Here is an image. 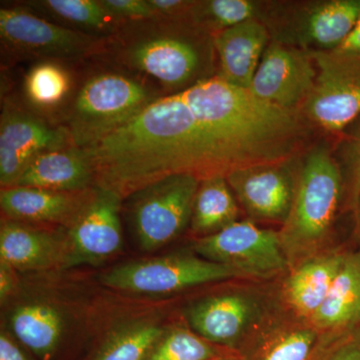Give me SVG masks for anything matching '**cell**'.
<instances>
[{
  "label": "cell",
  "instance_id": "obj_1",
  "mask_svg": "<svg viewBox=\"0 0 360 360\" xmlns=\"http://www.w3.org/2000/svg\"><path fill=\"white\" fill-rule=\"evenodd\" d=\"M307 129L297 111L217 77L165 94L90 148L96 186L127 198L167 175L203 179L292 160Z\"/></svg>",
  "mask_w": 360,
  "mask_h": 360
},
{
  "label": "cell",
  "instance_id": "obj_2",
  "mask_svg": "<svg viewBox=\"0 0 360 360\" xmlns=\"http://www.w3.org/2000/svg\"><path fill=\"white\" fill-rule=\"evenodd\" d=\"M108 51L116 63L165 94L212 77L207 75L215 52L212 34L187 20L165 18L125 23L110 37Z\"/></svg>",
  "mask_w": 360,
  "mask_h": 360
},
{
  "label": "cell",
  "instance_id": "obj_3",
  "mask_svg": "<svg viewBox=\"0 0 360 360\" xmlns=\"http://www.w3.org/2000/svg\"><path fill=\"white\" fill-rule=\"evenodd\" d=\"M345 186L338 161L326 148L310 151L297 176L295 200L278 231L290 269L326 248Z\"/></svg>",
  "mask_w": 360,
  "mask_h": 360
},
{
  "label": "cell",
  "instance_id": "obj_4",
  "mask_svg": "<svg viewBox=\"0 0 360 360\" xmlns=\"http://www.w3.org/2000/svg\"><path fill=\"white\" fill-rule=\"evenodd\" d=\"M288 314L281 286L245 284L196 300L186 317L196 335L243 356Z\"/></svg>",
  "mask_w": 360,
  "mask_h": 360
},
{
  "label": "cell",
  "instance_id": "obj_5",
  "mask_svg": "<svg viewBox=\"0 0 360 360\" xmlns=\"http://www.w3.org/2000/svg\"><path fill=\"white\" fill-rule=\"evenodd\" d=\"M129 71L103 70L84 80L70 101L63 124L78 148H90L165 96Z\"/></svg>",
  "mask_w": 360,
  "mask_h": 360
},
{
  "label": "cell",
  "instance_id": "obj_6",
  "mask_svg": "<svg viewBox=\"0 0 360 360\" xmlns=\"http://www.w3.org/2000/svg\"><path fill=\"white\" fill-rule=\"evenodd\" d=\"M200 184L195 175H167L129 195L130 215L141 248L158 250L186 231Z\"/></svg>",
  "mask_w": 360,
  "mask_h": 360
},
{
  "label": "cell",
  "instance_id": "obj_7",
  "mask_svg": "<svg viewBox=\"0 0 360 360\" xmlns=\"http://www.w3.org/2000/svg\"><path fill=\"white\" fill-rule=\"evenodd\" d=\"M236 278L245 276L232 267L210 262L200 255L177 253L118 265L105 272L101 281L113 290L167 295Z\"/></svg>",
  "mask_w": 360,
  "mask_h": 360
},
{
  "label": "cell",
  "instance_id": "obj_8",
  "mask_svg": "<svg viewBox=\"0 0 360 360\" xmlns=\"http://www.w3.org/2000/svg\"><path fill=\"white\" fill-rule=\"evenodd\" d=\"M2 46L18 58L39 60L79 59L108 52L110 37L51 22L21 7L0 9Z\"/></svg>",
  "mask_w": 360,
  "mask_h": 360
},
{
  "label": "cell",
  "instance_id": "obj_9",
  "mask_svg": "<svg viewBox=\"0 0 360 360\" xmlns=\"http://www.w3.org/2000/svg\"><path fill=\"white\" fill-rule=\"evenodd\" d=\"M193 250L205 259L238 270L246 279L270 281L290 270L278 231L262 229L248 220L196 238Z\"/></svg>",
  "mask_w": 360,
  "mask_h": 360
},
{
  "label": "cell",
  "instance_id": "obj_10",
  "mask_svg": "<svg viewBox=\"0 0 360 360\" xmlns=\"http://www.w3.org/2000/svg\"><path fill=\"white\" fill-rule=\"evenodd\" d=\"M317 68L303 112L317 127L342 134L360 116V58L309 52Z\"/></svg>",
  "mask_w": 360,
  "mask_h": 360
},
{
  "label": "cell",
  "instance_id": "obj_11",
  "mask_svg": "<svg viewBox=\"0 0 360 360\" xmlns=\"http://www.w3.org/2000/svg\"><path fill=\"white\" fill-rule=\"evenodd\" d=\"M122 198L108 187L96 186L66 236L63 269L99 264L122 245Z\"/></svg>",
  "mask_w": 360,
  "mask_h": 360
},
{
  "label": "cell",
  "instance_id": "obj_12",
  "mask_svg": "<svg viewBox=\"0 0 360 360\" xmlns=\"http://www.w3.org/2000/svg\"><path fill=\"white\" fill-rule=\"evenodd\" d=\"M75 146L63 124L6 105L0 120V184L13 186L28 165L46 151Z\"/></svg>",
  "mask_w": 360,
  "mask_h": 360
},
{
  "label": "cell",
  "instance_id": "obj_13",
  "mask_svg": "<svg viewBox=\"0 0 360 360\" xmlns=\"http://www.w3.org/2000/svg\"><path fill=\"white\" fill-rule=\"evenodd\" d=\"M315 68L309 51L272 41L265 49L250 90L264 103L297 111L314 89Z\"/></svg>",
  "mask_w": 360,
  "mask_h": 360
},
{
  "label": "cell",
  "instance_id": "obj_14",
  "mask_svg": "<svg viewBox=\"0 0 360 360\" xmlns=\"http://www.w3.org/2000/svg\"><path fill=\"white\" fill-rule=\"evenodd\" d=\"M290 160L239 168L226 175L236 200L251 219L284 224L295 200L298 174Z\"/></svg>",
  "mask_w": 360,
  "mask_h": 360
},
{
  "label": "cell",
  "instance_id": "obj_15",
  "mask_svg": "<svg viewBox=\"0 0 360 360\" xmlns=\"http://www.w3.org/2000/svg\"><path fill=\"white\" fill-rule=\"evenodd\" d=\"M360 15V0L309 2L290 16L274 41L309 52L335 51L352 32Z\"/></svg>",
  "mask_w": 360,
  "mask_h": 360
},
{
  "label": "cell",
  "instance_id": "obj_16",
  "mask_svg": "<svg viewBox=\"0 0 360 360\" xmlns=\"http://www.w3.org/2000/svg\"><path fill=\"white\" fill-rule=\"evenodd\" d=\"M345 255V251L326 250L288 270L281 293L284 307L291 315L300 321H311L326 300Z\"/></svg>",
  "mask_w": 360,
  "mask_h": 360
},
{
  "label": "cell",
  "instance_id": "obj_17",
  "mask_svg": "<svg viewBox=\"0 0 360 360\" xmlns=\"http://www.w3.org/2000/svg\"><path fill=\"white\" fill-rule=\"evenodd\" d=\"M92 184H96V167L91 150L71 146L37 156L13 186L82 193Z\"/></svg>",
  "mask_w": 360,
  "mask_h": 360
},
{
  "label": "cell",
  "instance_id": "obj_18",
  "mask_svg": "<svg viewBox=\"0 0 360 360\" xmlns=\"http://www.w3.org/2000/svg\"><path fill=\"white\" fill-rule=\"evenodd\" d=\"M269 30L264 21H246L213 35L219 56L217 77L227 84L250 89L267 45Z\"/></svg>",
  "mask_w": 360,
  "mask_h": 360
},
{
  "label": "cell",
  "instance_id": "obj_19",
  "mask_svg": "<svg viewBox=\"0 0 360 360\" xmlns=\"http://www.w3.org/2000/svg\"><path fill=\"white\" fill-rule=\"evenodd\" d=\"M91 189L61 193L30 186L2 187L0 205L2 212L14 221L51 222L70 226L86 205Z\"/></svg>",
  "mask_w": 360,
  "mask_h": 360
},
{
  "label": "cell",
  "instance_id": "obj_20",
  "mask_svg": "<svg viewBox=\"0 0 360 360\" xmlns=\"http://www.w3.org/2000/svg\"><path fill=\"white\" fill-rule=\"evenodd\" d=\"M310 323L322 335H340L360 328V250L347 252Z\"/></svg>",
  "mask_w": 360,
  "mask_h": 360
},
{
  "label": "cell",
  "instance_id": "obj_21",
  "mask_svg": "<svg viewBox=\"0 0 360 360\" xmlns=\"http://www.w3.org/2000/svg\"><path fill=\"white\" fill-rule=\"evenodd\" d=\"M66 238L23 222L2 221L0 259L14 269L37 270L63 264Z\"/></svg>",
  "mask_w": 360,
  "mask_h": 360
},
{
  "label": "cell",
  "instance_id": "obj_22",
  "mask_svg": "<svg viewBox=\"0 0 360 360\" xmlns=\"http://www.w3.org/2000/svg\"><path fill=\"white\" fill-rule=\"evenodd\" d=\"M329 335L290 312L243 355V360H311Z\"/></svg>",
  "mask_w": 360,
  "mask_h": 360
},
{
  "label": "cell",
  "instance_id": "obj_23",
  "mask_svg": "<svg viewBox=\"0 0 360 360\" xmlns=\"http://www.w3.org/2000/svg\"><path fill=\"white\" fill-rule=\"evenodd\" d=\"M238 200L225 175L200 180L194 198L191 231L198 238L212 236L238 221Z\"/></svg>",
  "mask_w": 360,
  "mask_h": 360
},
{
  "label": "cell",
  "instance_id": "obj_24",
  "mask_svg": "<svg viewBox=\"0 0 360 360\" xmlns=\"http://www.w3.org/2000/svg\"><path fill=\"white\" fill-rule=\"evenodd\" d=\"M11 324L16 338L44 360L56 352L65 329L60 312L44 302L20 305L11 314Z\"/></svg>",
  "mask_w": 360,
  "mask_h": 360
},
{
  "label": "cell",
  "instance_id": "obj_25",
  "mask_svg": "<svg viewBox=\"0 0 360 360\" xmlns=\"http://www.w3.org/2000/svg\"><path fill=\"white\" fill-rule=\"evenodd\" d=\"M72 78L68 68L58 60H41L28 70L23 91L26 101L33 108L49 112L68 101Z\"/></svg>",
  "mask_w": 360,
  "mask_h": 360
},
{
  "label": "cell",
  "instance_id": "obj_26",
  "mask_svg": "<svg viewBox=\"0 0 360 360\" xmlns=\"http://www.w3.org/2000/svg\"><path fill=\"white\" fill-rule=\"evenodd\" d=\"M34 6L75 30L98 37H112L125 25L113 18L101 0H45L34 2Z\"/></svg>",
  "mask_w": 360,
  "mask_h": 360
},
{
  "label": "cell",
  "instance_id": "obj_27",
  "mask_svg": "<svg viewBox=\"0 0 360 360\" xmlns=\"http://www.w3.org/2000/svg\"><path fill=\"white\" fill-rule=\"evenodd\" d=\"M262 4L252 0L194 1L186 20L203 32L215 35L250 20H262Z\"/></svg>",
  "mask_w": 360,
  "mask_h": 360
},
{
  "label": "cell",
  "instance_id": "obj_28",
  "mask_svg": "<svg viewBox=\"0 0 360 360\" xmlns=\"http://www.w3.org/2000/svg\"><path fill=\"white\" fill-rule=\"evenodd\" d=\"M232 354H236L208 342L193 330L175 328L165 331L146 360H215Z\"/></svg>",
  "mask_w": 360,
  "mask_h": 360
},
{
  "label": "cell",
  "instance_id": "obj_29",
  "mask_svg": "<svg viewBox=\"0 0 360 360\" xmlns=\"http://www.w3.org/2000/svg\"><path fill=\"white\" fill-rule=\"evenodd\" d=\"M165 331L156 324L142 322L127 326L108 338L94 360H146Z\"/></svg>",
  "mask_w": 360,
  "mask_h": 360
},
{
  "label": "cell",
  "instance_id": "obj_30",
  "mask_svg": "<svg viewBox=\"0 0 360 360\" xmlns=\"http://www.w3.org/2000/svg\"><path fill=\"white\" fill-rule=\"evenodd\" d=\"M345 186V205L354 212L360 194V116L342 132L338 156Z\"/></svg>",
  "mask_w": 360,
  "mask_h": 360
},
{
  "label": "cell",
  "instance_id": "obj_31",
  "mask_svg": "<svg viewBox=\"0 0 360 360\" xmlns=\"http://www.w3.org/2000/svg\"><path fill=\"white\" fill-rule=\"evenodd\" d=\"M101 4L113 18L122 23L158 18L148 0H101Z\"/></svg>",
  "mask_w": 360,
  "mask_h": 360
},
{
  "label": "cell",
  "instance_id": "obj_32",
  "mask_svg": "<svg viewBox=\"0 0 360 360\" xmlns=\"http://www.w3.org/2000/svg\"><path fill=\"white\" fill-rule=\"evenodd\" d=\"M321 360H360V328L333 338Z\"/></svg>",
  "mask_w": 360,
  "mask_h": 360
},
{
  "label": "cell",
  "instance_id": "obj_33",
  "mask_svg": "<svg viewBox=\"0 0 360 360\" xmlns=\"http://www.w3.org/2000/svg\"><path fill=\"white\" fill-rule=\"evenodd\" d=\"M158 18L165 20H186L194 1L184 0H148Z\"/></svg>",
  "mask_w": 360,
  "mask_h": 360
},
{
  "label": "cell",
  "instance_id": "obj_34",
  "mask_svg": "<svg viewBox=\"0 0 360 360\" xmlns=\"http://www.w3.org/2000/svg\"><path fill=\"white\" fill-rule=\"evenodd\" d=\"M331 52L345 58H360V15L345 41Z\"/></svg>",
  "mask_w": 360,
  "mask_h": 360
},
{
  "label": "cell",
  "instance_id": "obj_35",
  "mask_svg": "<svg viewBox=\"0 0 360 360\" xmlns=\"http://www.w3.org/2000/svg\"><path fill=\"white\" fill-rule=\"evenodd\" d=\"M16 285L14 269L6 262H0V300L4 302L8 296L13 295Z\"/></svg>",
  "mask_w": 360,
  "mask_h": 360
},
{
  "label": "cell",
  "instance_id": "obj_36",
  "mask_svg": "<svg viewBox=\"0 0 360 360\" xmlns=\"http://www.w3.org/2000/svg\"><path fill=\"white\" fill-rule=\"evenodd\" d=\"M0 360H27L18 345L4 333L0 335Z\"/></svg>",
  "mask_w": 360,
  "mask_h": 360
},
{
  "label": "cell",
  "instance_id": "obj_37",
  "mask_svg": "<svg viewBox=\"0 0 360 360\" xmlns=\"http://www.w3.org/2000/svg\"><path fill=\"white\" fill-rule=\"evenodd\" d=\"M338 335H328V338H326V340L323 341L321 348H319V352H316V354L314 355V359L311 360H321L322 355L324 354V350H326V347H328V343L330 342V340H333V338H335Z\"/></svg>",
  "mask_w": 360,
  "mask_h": 360
},
{
  "label": "cell",
  "instance_id": "obj_38",
  "mask_svg": "<svg viewBox=\"0 0 360 360\" xmlns=\"http://www.w3.org/2000/svg\"><path fill=\"white\" fill-rule=\"evenodd\" d=\"M354 214L355 220H356L357 231H359V234L360 236V194L359 200H357L356 207H355Z\"/></svg>",
  "mask_w": 360,
  "mask_h": 360
},
{
  "label": "cell",
  "instance_id": "obj_39",
  "mask_svg": "<svg viewBox=\"0 0 360 360\" xmlns=\"http://www.w3.org/2000/svg\"><path fill=\"white\" fill-rule=\"evenodd\" d=\"M215 360H243V357H241L240 355L232 354L229 355V356L221 357V359Z\"/></svg>",
  "mask_w": 360,
  "mask_h": 360
}]
</instances>
